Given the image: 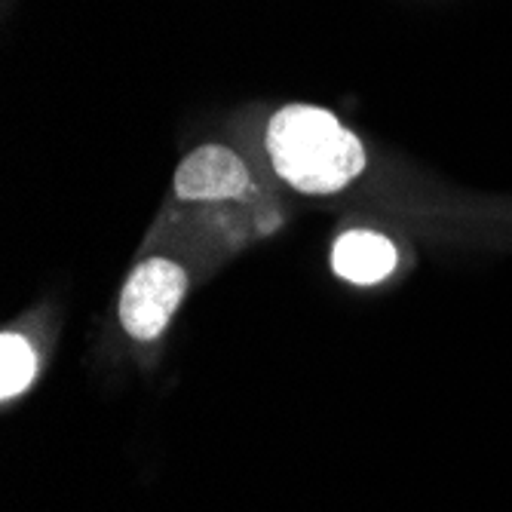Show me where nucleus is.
I'll list each match as a JSON object with an SVG mask.
<instances>
[{"instance_id": "1", "label": "nucleus", "mask_w": 512, "mask_h": 512, "mask_svg": "<svg viewBox=\"0 0 512 512\" xmlns=\"http://www.w3.org/2000/svg\"><path fill=\"white\" fill-rule=\"evenodd\" d=\"M264 145L276 175L313 197L344 191L368 166L362 138L319 105L279 108L267 123Z\"/></svg>"}, {"instance_id": "2", "label": "nucleus", "mask_w": 512, "mask_h": 512, "mask_svg": "<svg viewBox=\"0 0 512 512\" xmlns=\"http://www.w3.org/2000/svg\"><path fill=\"white\" fill-rule=\"evenodd\" d=\"M184 292L188 273L169 258L142 261L126 279L120 295V322L135 341H154L166 332Z\"/></svg>"}, {"instance_id": "3", "label": "nucleus", "mask_w": 512, "mask_h": 512, "mask_svg": "<svg viewBox=\"0 0 512 512\" xmlns=\"http://www.w3.org/2000/svg\"><path fill=\"white\" fill-rule=\"evenodd\" d=\"M252 188L249 169L240 154L224 145H203L181 160L175 172V197L178 200H237Z\"/></svg>"}, {"instance_id": "4", "label": "nucleus", "mask_w": 512, "mask_h": 512, "mask_svg": "<svg viewBox=\"0 0 512 512\" xmlns=\"http://www.w3.org/2000/svg\"><path fill=\"white\" fill-rule=\"evenodd\" d=\"M332 267L356 286H375L396 270V246L375 230H350L335 243Z\"/></svg>"}, {"instance_id": "5", "label": "nucleus", "mask_w": 512, "mask_h": 512, "mask_svg": "<svg viewBox=\"0 0 512 512\" xmlns=\"http://www.w3.org/2000/svg\"><path fill=\"white\" fill-rule=\"evenodd\" d=\"M34 375H37L34 347L16 332H4V338H0V399L10 402L13 396L25 393Z\"/></svg>"}]
</instances>
